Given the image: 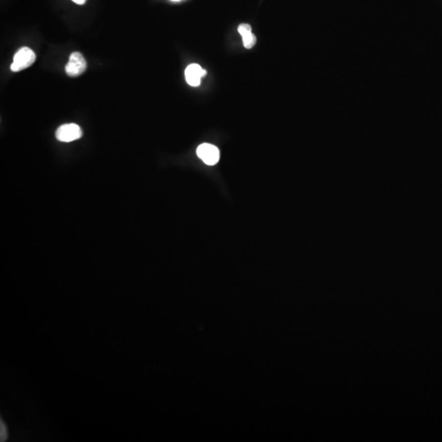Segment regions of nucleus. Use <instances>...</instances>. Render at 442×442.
I'll return each instance as SVG.
<instances>
[{
    "label": "nucleus",
    "instance_id": "obj_6",
    "mask_svg": "<svg viewBox=\"0 0 442 442\" xmlns=\"http://www.w3.org/2000/svg\"><path fill=\"white\" fill-rule=\"evenodd\" d=\"M237 31L242 37L244 46L246 49H250L253 48L256 43V37L252 33V27L248 24L240 25Z\"/></svg>",
    "mask_w": 442,
    "mask_h": 442
},
{
    "label": "nucleus",
    "instance_id": "obj_5",
    "mask_svg": "<svg viewBox=\"0 0 442 442\" xmlns=\"http://www.w3.org/2000/svg\"><path fill=\"white\" fill-rule=\"evenodd\" d=\"M207 71L201 68L198 64H191L185 70V78L189 85L198 86L201 83V79L207 75Z\"/></svg>",
    "mask_w": 442,
    "mask_h": 442
},
{
    "label": "nucleus",
    "instance_id": "obj_7",
    "mask_svg": "<svg viewBox=\"0 0 442 442\" xmlns=\"http://www.w3.org/2000/svg\"><path fill=\"white\" fill-rule=\"evenodd\" d=\"M72 1L74 3H76V4H79V5H83L86 2V0H72Z\"/></svg>",
    "mask_w": 442,
    "mask_h": 442
},
{
    "label": "nucleus",
    "instance_id": "obj_4",
    "mask_svg": "<svg viewBox=\"0 0 442 442\" xmlns=\"http://www.w3.org/2000/svg\"><path fill=\"white\" fill-rule=\"evenodd\" d=\"M196 154L198 156V158L208 166H214L219 162V149L212 144H209V143L201 144L196 149Z\"/></svg>",
    "mask_w": 442,
    "mask_h": 442
},
{
    "label": "nucleus",
    "instance_id": "obj_2",
    "mask_svg": "<svg viewBox=\"0 0 442 442\" xmlns=\"http://www.w3.org/2000/svg\"><path fill=\"white\" fill-rule=\"evenodd\" d=\"M87 63L81 53L75 52L70 56L69 61L65 65V72L71 77L80 76L85 72Z\"/></svg>",
    "mask_w": 442,
    "mask_h": 442
},
{
    "label": "nucleus",
    "instance_id": "obj_3",
    "mask_svg": "<svg viewBox=\"0 0 442 442\" xmlns=\"http://www.w3.org/2000/svg\"><path fill=\"white\" fill-rule=\"evenodd\" d=\"M82 137V130L80 127L76 124H65L56 131V138L57 140L65 143L75 141Z\"/></svg>",
    "mask_w": 442,
    "mask_h": 442
},
{
    "label": "nucleus",
    "instance_id": "obj_1",
    "mask_svg": "<svg viewBox=\"0 0 442 442\" xmlns=\"http://www.w3.org/2000/svg\"><path fill=\"white\" fill-rule=\"evenodd\" d=\"M36 59L35 53L29 48L24 47L19 49L13 57V62L11 65V70L13 72H18L31 67Z\"/></svg>",
    "mask_w": 442,
    "mask_h": 442
},
{
    "label": "nucleus",
    "instance_id": "obj_8",
    "mask_svg": "<svg viewBox=\"0 0 442 442\" xmlns=\"http://www.w3.org/2000/svg\"><path fill=\"white\" fill-rule=\"evenodd\" d=\"M171 1H175V2H177V1H180V0H171Z\"/></svg>",
    "mask_w": 442,
    "mask_h": 442
}]
</instances>
